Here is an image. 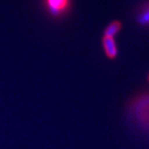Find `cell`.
<instances>
[{
  "mask_svg": "<svg viewBox=\"0 0 149 149\" xmlns=\"http://www.w3.org/2000/svg\"><path fill=\"white\" fill-rule=\"evenodd\" d=\"M129 117L139 128L149 133V92L142 93L128 104Z\"/></svg>",
  "mask_w": 149,
  "mask_h": 149,
  "instance_id": "cell-1",
  "label": "cell"
},
{
  "mask_svg": "<svg viewBox=\"0 0 149 149\" xmlns=\"http://www.w3.org/2000/svg\"><path fill=\"white\" fill-rule=\"evenodd\" d=\"M45 5L53 17H61L70 9V0H45Z\"/></svg>",
  "mask_w": 149,
  "mask_h": 149,
  "instance_id": "cell-2",
  "label": "cell"
},
{
  "mask_svg": "<svg viewBox=\"0 0 149 149\" xmlns=\"http://www.w3.org/2000/svg\"><path fill=\"white\" fill-rule=\"evenodd\" d=\"M101 42L104 53L105 55L106 58L111 61L117 58L118 55V48L114 37L103 36Z\"/></svg>",
  "mask_w": 149,
  "mask_h": 149,
  "instance_id": "cell-3",
  "label": "cell"
},
{
  "mask_svg": "<svg viewBox=\"0 0 149 149\" xmlns=\"http://www.w3.org/2000/svg\"><path fill=\"white\" fill-rule=\"evenodd\" d=\"M123 25L122 22L118 20H114L109 22L107 27L104 30L103 36H106V37H115L118 35V33L121 31Z\"/></svg>",
  "mask_w": 149,
  "mask_h": 149,
  "instance_id": "cell-4",
  "label": "cell"
},
{
  "mask_svg": "<svg viewBox=\"0 0 149 149\" xmlns=\"http://www.w3.org/2000/svg\"><path fill=\"white\" fill-rule=\"evenodd\" d=\"M141 22L143 23H149V8L147 9V11L144 13L141 16Z\"/></svg>",
  "mask_w": 149,
  "mask_h": 149,
  "instance_id": "cell-5",
  "label": "cell"
},
{
  "mask_svg": "<svg viewBox=\"0 0 149 149\" xmlns=\"http://www.w3.org/2000/svg\"><path fill=\"white\" fill-rule=\"evenodd\" d=\"M148 81H149V74H148Z\"/></svg>",
  "mask_w": 149,
  "mask_h": 149,
  "instance_id": "cell-6",
  "label": "cell"
}]
</instances>
